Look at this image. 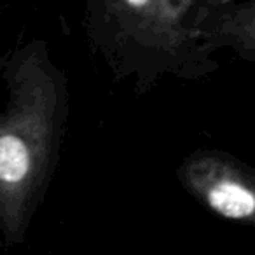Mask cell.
<instances>
[{
	"label": "cell",
	"instance_id": "6da1fadb",
	"mask_svg": "<svg viewBox=\"0 0 255 255\" xmlns=\"http://www.w3.org/2000/svg\"><path fill=\"white\" fill-rule=\"evenodd\" d=\"M7 100L0 110V236L21 245L56 170L68 119V86L44 40L14 49L2 70Z\"/></svg>",
	"mask_w": 255,
	"mask_h": 255
},
{
	"label": "cell",
	"instance_id": "7a4b0ae2",
	"mask_svg": "<svg viewBox=\"0 0 255 255\" xmlns=\"http://www.w3.org/2000/svg\"><path fill=\"white\" fill-rule=\"evenodd\" d=\"M178 180L213 215L255 227V168L220 150H198L180 164Z\"/></svg>",
	"mask_w": 255,
	"mask_h": 255
},
{
	"label": "cell",
	"instance_id": "3957f363",
	"mask_svg": "<svg viewBox=\"0 0 255 255\" xmlns=\"http://www.w3.org/2000/svg\"><path fill=\"white\" fill-rule=\"evenodd\" d=\"M194 42L212 47H231L238 54L255 60V0L227 5L189 26Z\"/></svg>",
	"mask_w": 255,
	"mask_h": 255
},
{
	"label": "cell",
	"instance_id": "277c9868",
	"mask_svg": "<svg viewBox=\"0 0 255 255\" xmlns=\"http://www.w3.org/2000/svg\"><path fill=\"white\" fill-rule=\"evenodd\" d=\"M117 21L138 37L163 46L161 42V0H109Z\"/></svg>",
	"mask_w": 255,
	"mask_h": 255
},
{
	"label": "cell",
	"instance_id": "5b68a950",
	"mask_svg": "<svg viewBox=\"0 0 255 255\" xmlns=\"http://www.w3.org/2000/svg\"><path fill=\"white\" fill-rule=\"evenodd\" d=\"M196 0H161V42L163 47L173 49L191 40L189 26Z\"/></svg>",
	"mask_w": 255,
	"mask_h": 255
},
{
	"label": "cell",
	"instance_id": "8992f818",
	"mask_svg": "<svg viewBox=\"0 0 255 255\" xmlns=\"http://www.w3.org/2000/svg\"><path fill=\"white\" fill-rule=\"evenodd\" d=\"M234 2H236V0H198V4H196V12H194V16H192L191 25L194 21H198V19L208 16L210 12H215L222 7H227V5L234 4Z\"/></svg>",
	"mask_w": 255,
	"mask_h": 255
}]
</instances>
